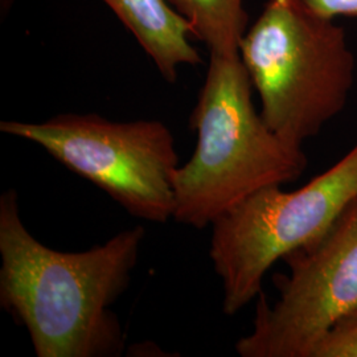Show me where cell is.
<instances>
[{"mask_svg":"<svg viewBox=\"0 0 357 357\" xmlns=\"http://www.w3.org/2000/svg\"><path fill=\"white\" fill-rule=\"evenodd\" d=\"M144 237L137 225L84 252L54 250L24 225L17 192L0 195V307L26 328L36 356L126 352L113 306L130 286Z\"/></svg>","mask_w":357,"mask_h":357,"instance_id":"6da1fadb","label":"cell"},{"mask_svg":"<svg viewBox=\"0 0 357 357\" xmlns=\"http://www.w3.org/2000/svg\"><path fill=\"white\" fill-rule=\"evenodd\" d=\"M253 85L238 54H209L204 84L190 118L197 135L190 160L174 180V216L195 229L257 192L301 178L303 146L268 128L253 102Z\"/></svg>","mask_w":357,"mask_h":357,"instance_id":"7a4b0ae2","label":"cell"},{"mask_svg":"<svg viewBox=\"0 0 357 357\" xmlns=\"http://www.w3.org/2000/svg\"><path fill=\"white\" fill-rule=\"evenodd\" d=\"M238 53L268 128L303 146L347 106L356 59L344 28L295 0H268Z\"/></svg>","mask_w":357,"mask_h":357,"instance_id":"3957f363","label":"cell"},{"mask_svg":"<svg viewBox=\"0 0 357 357\" xmlns=\"http://www.w3.org/2000/svg\"><path fill=\"white\" fill-rule=\"evenodd\" d=\"M355 199L357 142L303 187H268L217 218L209 257L222 283L224 314L236 315L257 301L274 264L320 238Z\"/></svg>","mask_w":357,"mask_h":357,"instance_id":"277c9868","label":"cell"},{"mask_svg":"<svg viewBox=\"0 0 357 357\" xmlns=\"http://www.w3.org/2000/svg\"><path fill=\"white\" fill-rule=\"evenodd\" d=\"M0 131L38 144L130 216L153 224L172 220L180 160L175 137L165 122L65 113L41 122L1 121Z\"/></svg>","mask_w":357,"mask_h":357,"instance_id":"5b68a950","label":"cell"},{"mask_svg":"<svg viewBox=\"0 0 357 357\" xmlns=\"http://www.w3.org/2000/svg\"><path fill=\"white\" fill-rule=\"evenodd\" d=\"M278 296L264 291L252 331L236 342L241 357H314L332 327L357 310V199L320 238L282 259Z\"/></svg>","mask_w":357,"mask_h":357,"instance_id":"8992f818","label":"cell"},{"mask_svg":"<svg viewBox=\"0 0 357 357\" xmlns=\"http://www.w3.org/2000/svg\"><path fill=\"white\" fill-rule=\"evenodd\" d=\"M137 40L168 84L178 81L180 68L197 66L202 54L192 44L188 22L167 0H102Z\"/></svg>","mask_w":357,"mask_h":357,"instance_id":"52a82bcc","label":"cell"},{"mask_svg":"<svg viewBox=\"0 0 357 357\" xmlns=\"http://www.w3.org/2000/svg\"><path fill=\"white\" fill-rule=\"evenodd\" d=\"M191 26L209 54H238L249 28L243 0H167Z\"/></svg>","mask_w":357,"mask_h":357,"instance_id":"ba28073f","label":"cell"},{"mask_svg":"<svg viewBox=\"0 0 357 357\" xmlns=\"http://www.w3.org/2000/svg\"><path fill=\"white\" fill-rule=\"evenodd\" d=\"M314 357H357V310L332 327Z\"/></svg>","mask_w":357,"mask_h":357,"instance_id":"9c48e42d","label":"cell"},{"mask_svg":"<svg viewBox=\"0 0 357 357\" xmlns=\"http://www.w3.org/2000/svg\"><path fill=\"white\" fill-rule=\"evenodd\" d=\"M310 13L327 19L349 17L357 20V0H295Z\"/></svg>","mask_w":357,"mask_h":357,"instance_id":"30bf717a","label":"cell"}]
</instances>
